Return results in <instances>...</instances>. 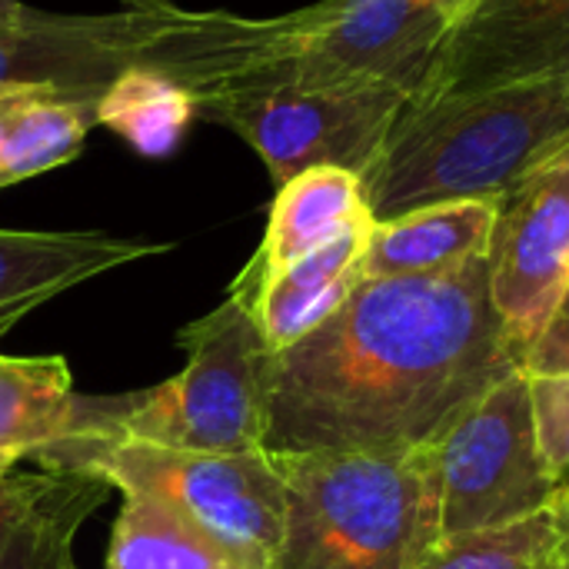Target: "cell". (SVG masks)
<instances>
[{"label":"cell","instance_id":"cell-7","mask_svg":"<svg viewBox=\"0 0 569 569\" xmlns=\"http://www.w3.org/2000/svg\"><path fill=\"white\" fill-rule=\"evenodd\" d=\"M407 100L393 87L240 83L197 97V117L243 137L280 187L310 167L363 173Z\"/></svg>","mask_w":569,"mask_h":569},{"label":"cell","instance_id":"cell-13","mask_svg":"<svg viewBox=\"0 0 569 569\" xmlns=\"http://www.w3.org/2000/svg\"><path fill=\"white\" fill-rule=\"evenodd\" d=\"M370 230L373 220H363L320 250L293 260L290 267L257 283L230 287V293L250 307L267 353H280L300 343L343 307V300L363 280V250Z\"/></svg>","mask_w":569,"mask_h":569},{"label":"cell","instance_id":"cell-14","mask_svg":"<svg viewBox=\"0 0 569 569\" xmlns=\"http://www.w3.org/2000/svg\"><path fill=\"white\" fill-rule=\"evenodd\" d=\"M107 490L87 473L43 467L0 477V569H80L77 533Z\"/></svg>","mask_w":569,"mask_h":569},{"label":"cell","instance_id":"cell-3","mask_svg":"<svg viewBox=\"0 0 569 569\" xmlns=\"http://www.w3.org/2000/svg\"><path fill=\"white\" fill-rule=\"evenodd\" d=\"M569 147V80L407 100L360 173L373 220L500 200Z\"/></svg>","mask_w":569,"mask_h":569},{"label":"cell","instance_id":"cell-9","mask_svg":"<svg viewBox=\"0 0 569 569\" xmlns=\"http://www.w3.org/2000/svg\"><path fill=\"white\" fill-rule=\"evenodd\" d=\"M487 267L493 310L523 357L569 287V147L497 200Z\"/></svg>","mask_w":569,"mask_h":569},{"label":"cell","instance_id":"cell-23","mask_svg":"<svg viewBox=\"0 0 569 569\" xmlns=\"http://www.w3.org/2000/svg\"><path fill=\"white\" fill-rule=\"evenodd\" d=\"M520 373L543 377V373H569V287L563 290L553 317L540 330V337L523 350Z\"/></svg>","mask_w":569,"mask_h":569},{"label":"cell","instance_id":"cell-24","mask_svg":"<svg viewBox=\"0 0 569 569\" xmlns=\"http://www.w3.org/2000/svg\"><path fill=\"white\" fill-rule=\"evenodd\" d=\"M420 7H427V10H433V13H440L450 27L453 23H460L480 0H417Z\"/></svg>","mask_w":569,"mask_h":569},{"label":"cell","instance_id":"cell-5","mask_svg":"<svg viewBox=\"0 0 569 569\" xmlns=\"http://www.w3.org/2000/svg\"><path fill=\"white\" fill-rule=\"evenodd\" d=\"M187 363L153 390L87 400L73 437H117L167 450H267V343L250 307L227 293L180 330Z\"/></svg>","mask_w":569,"mask_h":569},{"label":"cell","instance_id":"cell-21","mask_svg":"<svg viewBox=\"0 0 569 569\" xmlns=\"http://www.w3.org/2000/svg\"><path fill=\"white\" fill-rule=\"evenodd\" d=\"M417 569H569V520L560 503L510 527L443 537Z\"/></svg>","mask_w":569,"mask_h":569},{"label":"cell","instance_id":"cell-2","mask_svg":"<svg viewBox=\"0 0 569 569\" xmlns=\"http://www.w3.org/2000/svg\"><path fill=\"white\" fill-rule=\"evenodd\" d=\"M450 23L417 0H320L250 20L223 10H177L147 63L193 97L240 83L427 87Z\"/></svg>","mask_w":569,"mask_h":569},{"label":"cell","instance_id":"cell-19","mask_svg":"<svg viewBox=\"0 0 569 569\" xmlns=\"http://www.w3.org/2000/svg\"><path fill=\"white\" fill-rule=\"evenodd\" d=\"M97 127L117 133L140 157H170L197 120V97L170 73L133 63L100 93Z\"/></svg>","mask_w":569,"mask_h":569},{"label":"cell","instance_id":"cell-10","mask_svg":"<svg viewBox=\"0 0 569 569\" xmlns=\"http://www.w3.org/2000/svg\"><path fill=\"white\" fill-rule=\"evenodd\" d=\"M173 13L33 10L23 23L0 27V90H57L100 100L113 77L143 63Z\"/></svg>","mask_w":569,"mask_h":569},{"label":"cell","instance_id":"cell-11","mask_svg":"<svg viewBox=\"0 0 569 569\" xmlns=\"http://www.w3.org/2000/svg\"><path fill=\"white\" fill-rule=\"evenodd\" d=\"M569 80V0H480L440 43L413 100Z\"/></svg>","mask_w":569,"mask_h":569},{"label":"cell","instance_id":"cell-12","mask_svg":"<svg viewBox=\"0 0 569 569\" xmlns=\"http://www.w3.org/2000/svg\"><path fill=\"white\" fill-rule=\"evenodd\" d=\"M167 250L170 243L100 230H0V340L53 297Z\"/></svg>","mask_w":569,"mask_h":569},{"label":"cell","instance_id":"cell-25","mask_svg":"<svg viewBox=\"0 0 569 569\" xmlns=\"http://www.w3.org/2000/svg\"><path fill=\"white\" fill-rule=\"evenodd\" d=\"M30 93H33V90H0V150H3V140H7V130H10L13 113L20 110V103H23Z\"/></svg>","mask_w":569,"mask_h":569},{"label":"cell","instance_id":"cell-17","mask_svg":"<svg viewBox=\"0 0 569 569\" xmlns=\"http://www.w3.org/2000/svg\"><path fill=\"white\" fill-rule=\"evenodd\" d=\"M83 397L63 357H0V477L13 463L73 437Z\"/></svg>","mask_w":569,"mask_h":569},{"label":"cell","instance_id":"cell-6","mask_svg":"<svg viewBox=\"0 0 569 569\" xmlns=\"http://www.w3.org/2000/svg\"><path fill=\"white\" fill-rule=\"evenodd\" d=\"M43 470L87 473L120 493H147L203 527L247 569H273L287 483L270 450L197 453L117 437H67L37 453Z\"/></svg>","mask_w":569,"mask_h":569},{"label":"cell","instance_id":"cell-18","mask_svg":"<svg viewBox=\"0 0 569 569\" xmlns=\"http://www.w3.org/2000/svg\"><path fill=\"white\" fill-rule=\"evenodd\" d=\"M103 569H247L203 527L157 497L123 493Z\"/></svg>","mask_w":569,"mask_h":569},{"label":"cell","instance_id":"cell-28","mask_svg":"<svg viewBox=\"0 0 569 569\" xmlns=\"http://www.w3.org/2000/svg\"><path fill=\"white\" fill-rule=\"evenodd\" d=\"M557 503H560V507L567 510V520H569V500H557Z\"/></svg>","mask_w":569,"mask_h":569},{"label":"cell","instance_id":"cell-20","mask_svg":"<svg viewBox=\"0 0 569 569\" xmlns=\"http://www.w3.org/2000/svg\"><path fill=\"white\" fill-rule=\"evenodd\" d=\"M93 97H70L57 90H33L10 120L0 150V190L53 167L70 163L87 133L97 127Z\"/></svg>","mask_w":569,"mask_h":569},{"label":"cell","instance_id":"cell-1","mask_svg":"<svg viewBox=\"0 0 569 569\" xmlns=\"http://www.w3.org/2000/svg\"><path fill=\"white\" fill-rule=\"evenodd\" d=\"M520 373L487 257L447 273L360 280L343 307L267 360V450L390 453L423 447Z\"/></svg>","mask_w":569,"mask_h":569},{"label":"cell","instance_id":"cell-8","mask_svg":"<svg viewBox=\"0 0 569 569\" xmlns=\"http://www.w3.org/2000/svg\"><path fill=\"white\" fill-rule=\"evenodd\" d=\"M443 537L510 527L557 503L537 450L530 383L500 380L437 440Z\"/></svg>","mask_w":569,"mask_h":569},{"label":"cell","instance_id":"cell-4","mask_svg":"<svg viewBox=\"0 0 569 569\" xmlns=\"http://www.w3.org/2000/svg\"><path fill=\"white\" fill-rule=\"evenodd\" d=\"M287 483L273 569H417L443 540L437 440L390 453H273Z\"/></svg>","mask_w":569,"mask_h":569},{"label":"cell","instance_id":"cell-15","mask_svg":"<svg viewBox=\"0 0 569 569\" xmlns=\"http://www.w3.org/2000/svg\"><path fill=\"white\" fill-rule=\"evenodd\" d=\"M363 220L373 217L363 197L360 173L343 167H310L277 187L260 250L237 273L233 283H257L320 250Z\"/></svg>","mask_w":569,"mask_h":569},{"label":"cell","instance_id":"cell-22","mask_svg":"<svg viewBox=\"0 0 569 569\" xmlns=\"http://www.w3.org/2000/svg\"><path fill=\"white\" fill-rule=\"evenodd\" d=\"M527 383L540 460L557 490V500H569V373L527 377Z\"/></svg>","mask_w":569,"mask_h":569},{"label":"cell","instance_id":"cell-16","mask_svg":"<svg viewBox=\"0 0 569 569\" xmlns=\"http://www.w3.org/2000/svg\"><path fill=\"white\" fill-rule=\"evenodd\" d=\"M497 200L430 203L393 220H373L363 250V280L447 273L487 257Z\"/></svg>","mask_w":569,"mask_h":569},{"label":"cell","instance_id":"cell-27","mask_svg":"<svg viewBox=\"0 0 569 569\" xmlns=\"http://www.w3.org/2000/svg\"><path fill=\"white\" fill-rule=\"evenodd\" d=\"M127 10H147V13H170V10H180L177 0H120Z\"/></svg>","mask_w":569,"mask_h":569},{"label":"cell","instance_id":"cell-26","mask_svg":"<svg viewBox=\"0 0 569 569\" xmlns=\"http://www.w3.org/2000/svg\"><path fill=\"white\" fill-rule=\"evenodd\" d=\"M33 13V7L20 3V0H0V27H17Z\"/></svg>","mask_w":569,"mask_h":569}]
</instances>
